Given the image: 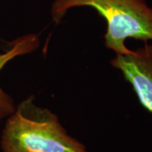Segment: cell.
<instances>
[{
    "mask_svg": "<svg viewBox=\"0 0 152 152\" xmlns=\"http://www.w3.org/2000/svg\"><path fill=\"white\" fill-rule=\"evenodd\" d=\"M40 41L37 35L30 34L17 38L10 43V48L0 54V70L6 64L17 56L32 53L39 47ZM13 99L0 88V119L8 117L15 111Z\"/></svg>",
    "mask_w": 152,
    "mask_h": 152,
    "instance_id": "obj_4",
    "label": "cell"
},
{
    "mask_svg": "<svg viewBox=\"0 0 152 152\" xmlns=\"http://www.w3.org/2000/svg\"><path fill=\"white\" fill-rule=\"evenodd\" d=\"M91 6L106 19L107 23L105 45L116 54L130 51L125 42L129 38L152 41V9L144 0H56L52 16L56 22L74 7Z\"/></svg>",
    "mask_w": 152,
    "mask_h": 152,
    "instance_id": "obj_2",
    "label": "cell"
},
{
    "mask_svg": "<svg viewBox=\"0 0 152 152\" xmlns=\"http://www.w3.org/2000/svg\"><path fill=\"white\" fill-rule=\"evenodd\" d=\"M4 152H87L69 136L56 114L39 107L28 97L6 121L1 136Z\"/></svg>",
    "mask_w": 152,
    "mask_h": 152,
    "instance_id": "obj_1",
    "label": "cell"
},
{
    "mask_svg": "<svg viewBox=\"0 0 152 152\" xmlns=\"http://www.w3.org/2000/svg\"><path fill=\"white\" fill-rule=\"evenodd\" d=\"M0 120H1V119H0Z\"/></svg>",
    "mask_w": 152,
    "mask_h": 152,
    "instance_id": "obj_5",
    "label": "cell"
},
{
    "mask_svg": "<svg viewBox=\"0 0 152 152\" xmlns=\"http://www.w3.org/2000/svg\"><path fill=\"white\" fill-rule=\"evenodd\" d=\"M111 64L122 72L143 107L152 113V45L117 54Z\"/></svg>",
    "mask_w": 152,
    "mask_h": 152,
    "instance_id": "obj_3",
    "label": "cell"
}]
</instances>
